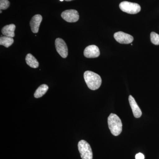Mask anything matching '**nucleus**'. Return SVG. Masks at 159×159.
<instances>
[{"mask_svg":"<svg viewBox=\"0 0 159 159\" xmlns=\"http://www.w3.org/2000/svg\"><path fill=\"white\" fill-rule=\"evenodd\" d=\"M84 77L89 88L92 90L98 89L101 86L102 79L98 74L92 71H87L84 72Z\"/></svg>","mask_w":159,"mask_h":159,"instance_id":"f257e3e1","label":"nucleus"},{"mask_svg":"<svg viewBox=\"0 0 159 159\" xmlns=\"http://www.w3.org/2000/svg\"><path fill=\"white\" fill-rule=\"evenodd\" d=\"M109 128L114 136H118L122 131V124L119 117L115 114H110L108 118Z\"/></svg>","mask_w":159,"mask_h":159,"instance_id":"f03ea898","label":"nucleus"},{"mask_svg":"<svg viewBox=\"0 0 159 159\" xmlns=\"http://www.w3.org/2000/svg\"><path fill=\"white\" fill-rule=\"evenodd\" d=\"M78 150L82 159H93V153L90 145L84 140L78 142Z\"/></svg>","mask_w":159,"mask_h":159,"instance_id":"7ed1b4c3","label":"nucleus"},{"mask_svg":"<svg viewBox=\"0 0 159 159\" xmlns=\"http://www.w3.org/2000/svg\"><path fill=\"white\" fill-rule=\"evenodd\" d=\"M119 8L122 11L131 14H137L141 10V6L139 4L126 1L120 3Z\"/></svg>","mask_w":159,"mask_h":159,"instance_id":"20e7f679","label":"nucleus"},{"mask_svg":"<svg viewBox=\"0 0 159 159\" xmlns=\"http://www.w3.org/2000/svg\"><path fill=\"white\" fill-rule=\"evenodd\" d=\"M61 16L66 21L70 23L76 22L79 19V13L74 9H69L63 11Z\"/></svg>","mask_w":159,"mask_h":159,"instance_id":"39448f33","label":"nucleus"},{"mask_svg":"<svg viewBox=\"0 0 159 159\" xmlns=\"http://www.w3.org/2000/svg\"><path fill=\"white\" fill-rule=\"evenodd\" d=\"M55 45L57 53L63 58H66L68 54V50L65 42L62 39L57 38L55 40Z\"/></svg>","mask_w":159,"mask_h":159,"instance_id":"423d86ee","label":"nucleus"},{"mask_svg":"<svg viewBox=\"0 0 159 159\" xmlns=\"http://www.w3.org/2000/svg\"><path fill=\"white\" fill-rule=\"evenodd\" d=\"M114 38L118 43L121 44H129L134 40V38L130 34L122 31L116 32L114 34Z\"/></svg>","mask_w":159,"mask_h":159,"instance_id":"0eeeda50","label":"nucleus"},{"mask_svg":"<svg viewBox=\"0 0 159 159\" xmlns=\"http://www.w3.org/2000/svg\"><path fill=\"white\" fill-rule=\"evenodd\" d=\"M84 54L87 58H96L100 55V51L97 46L92 45L85 48Z\"/></svg>","mask_w":159,"mask_h":159,"instance_id":"6e6552de","label":"nucleus"},{"mask_svg":"<svg viewBox=\"0 0 159 159\" xmlns=\"http://www.w3.org/2000/svg\"><path fill=\"white\" fill-rule=\"evenodd\" d=\"M42 20V16L39 14L35 15L32 18L30 21V25L33 33H37L38 32L40 25Z\"/></svg>","mask_w":159,"mask_h":159,"instance_id":"1a4fd4ad","label":"nucleus"},{"mask_svg":"<svg viewBox=\"0 0 159 159\" xmlns=\"http://www.w3.org/2000/svg\"><path fill=\"white\" fill-rule=\"evenodd\" d=\"M129 101L131 108L133 113L134 116L136 118H140L142 116V111L139 108V106L137 104L134 97L131 95L129 97Z\"/></svg>","mask_w":159,"mask_h":159,"instance_id":"9d476101","label":"nucleus"},{"mask_svg":"<svg viewBox=\"0 0 159 159\" xmlns=\"http://www.w3.org/2000/svg\"><path fill=\"white\" fill-rule=\"evenodd\" d=\"M16 29V26L14 24H10L4 26L2 30V32L3 35L11 38L15 36L14 31Z\"/></svg>","mask_w":159,"mask_h":159,"instance_id":"9b49d317","label":"nucleus"},{"mask_svg":"<svg viewBox=\"0 0 159 159\" xmlns=\"http://www.w3.org/2000/svg\"><path fill=\"white\" fill-rule=\"evenodd\" d=\"M25 60L27 64L31 68H37L39 66L37 60L31 54H28L26 55Z\"/></svg>","mask_w":159,"mask_h":159,"instance_id":"f8f14e48","label":"nucleus"},{"mask_svg":"<svg viewBox=\"0 0 159 159\" xmlns=\"http://www.w3.org/2000/svg\"><path fill=\"white\" fill-rule=\"evenodd\" d=\"M48 89V86L47 84H42L35 91L34 94V97L36 98H39L42 97L47 93Z\"/></svg>","mask_w":159,"mask_h":159,"instance_id":"ddd939ff","label":"nucleus"},{"mask_svg":"<svg viewBox=\"0 0 159 159\" xmlns=\"http://www.w3.org/2000/svg\"><path fill=\"white\" fill-rule=\"evenodd\" d=\"M14 40L13 38L8 36H1L0 38V45L4 46L6 48L10 47L13 43Z\"/></svg>","mask_w":159,"mask_h":159,"instance_id":"4468645a","label":"nucleus"},{"mask_svg":"<svg viewBox=\"0 0 159 159\" xmlns=\"http://www.w3.org/2000/svg\"><path fill=\"white\" fill-rule=\"evenodd\" d=\"M150 39L151 42L156 45H159V35L154 32L151 33Z\"/></svg>","mask_w":159,"mask_h":159,"instance_id":"2eb2a0df","label":"nucleus"},{"mask_svg":"<svg viewBox=\"0 0 159 159\" xmlns=\"http://www.w3.org/2000/svg\"><path fill=\"white\" fill-rule=\"evenodd\" d=\"M10 2L8 0H0V9L5 10L9 8Z\"/></svg>","mask_w":159,"mask_h":159,"instance_id":"dca6fc26","label":"nucleus"},{"mask_svg":"<svg viewBox=\"0 0 159 159\" xmlns=\"http://www.w3.org/2000/svg\"><path fill=\"white\" fill-rule=\"evenodd\" d=\"M136 159H145V157L144 155L142 153H139L136 155L135 156Z\"/></svg>","mask_w":159,"mask_h":159,"instance_id":"f3484780","label":"nucleus"},{"mask_svg":"<svg viewBox=\"0 0 159 159\" xmlns=\"http://www.w3.org/2000/svg\"><path fill=\"white\" fill-rule=\"evenodd\" d=\"M66 1H67V2H70V1H73V0H65Z\"/></svg>","mask_w":159,"mask_h":159,"instance_id":"a211bd4d","label":"nucleus"},{"mask_svg":"<svg viewBox=\"0 0 159 159\" xmlns=\"http://www.w3.org/2000/svg\"><path fill=\"white\" fill-rule=\"evenodd\" d=\"M60 1L61 2H62V1H63L64 0H60Z\"/></svg>","mask_w":159,"mask_h":159,"instance_id":"6ab92c4d","label":"nucleus"},{"mask_svg":"<svg viewBox=\"0 0 159 159\" xmlns=\"http://www.w3.org/2000/svg\"><path fill=\"white\" fill-rule=\"evenodd\" d=\"M2 10H1V13H2Z\"/></svg>","mask_w":159,"mask_h":159,"instance_id":"aec40b11","label":"nucleus"}]
</instances>
